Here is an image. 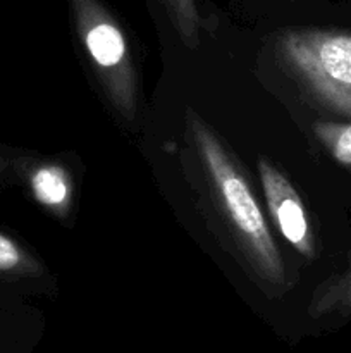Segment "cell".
I'll return each instance as SVG.
<instances>
[{
  "instance_id": "6da1fadb",
  "label": "cell",
  "mask_w": 351,
  "mask_h": 353,
  "mask_svg": "<svg viewBox=\"0 0 351 353\" xmlns=\"http://www.w3.org/2000/svg\"><path fill=\"white\" fill-rule=\"evenodd\" d=\"M191 131L213 192L236 233L240 234L248 254L253 257L255 264L265 278L274 283H282L284 269L281 255L275 248L267 221L246 179L237 171L212 131L195 116H191Z\"/></svg>"
},
{
  "instance_id": "7a4b0ae2",
  "label": "cell",
  "mask_w": 351,
  "mask_h": 353,
  "mask_svg": "<svg viewBox=\"0 0 351 353\" xmlns=\"http://www.w3.org/2000/svg\"><path fill=\"white\" fill-rule=\"evenodd\" d=\"M279 45L292 71L317 97L351 116V33L289 31Z\"/></svg>"
},
{
  "instance_id": "3957f363",
  "label": "cell",
  "mask_w": 351,
  "mask_h": 353,
  "mask_svg": "<svg viewBox=\"0 0 351 353\" xmlns=\"http://www.w3.org/2000/svg\"><path fill=\"white\" fill-rule=\"evenodd\" d=\"M86 52L102 76L110 100L127 117L136 107V86L126 38L98 0H69Z\"/></svg>"
},
{
  "instance_id": "277c9868",
  "label": "cell",
  "mask_w": 351,
  "mask_h": 353,
  "mask_svg": "<svg viewBox=\"0 0 351 353\" xmlns=\"http://www.w3.org/2000/svg\"><path fill=\"white\" fill-rule=\"evenodd\" d=\"M265 200L279 233L305 257H313V238L306 219L305 207L289 179L262 159L258 162Z\"/></svg>"
},
{
  "instance_id": "5b68a950",
  "label": "cell",
  "mask_w": 351,
  "mask_h": 353,
  "mask_svg": "<svg viewBox=\"0 0 351 353\" xmlns=\"http://www.w3.org/2000/svg\"><path fill=\"white\" fill-rule=\"evenodd\" d=\"M31 190L40 203L50 209H64L71 196V185L64 169L43 165L31 176Z\"/></svg>"
},
{
  "instance_id": "8992f818",
  "label": "cell",
  "mask_w": 351,
  "mask_h": 353,
  "mask_svg": "<svg viewBox=\"0 0 351 353\" xmlns=\"http://www.w3.org/2000/svg\"><path fill=\"white\" fill-rule=\"evenodd\" d=\"M317 134L337 162L351 165V124H320Z\"/></svg>"
},
{
  "instance_id": "52a82bcc",
  "label": "cell",
  "mask_w": 351,
  "mask_h": 353,
  "mask_svg": "<svg viewBox=\"0 0 351 353\" xmlns=\"http://www.w3.org/2000/svg\"><path fill=\"white\" fill-rule=\"evenodd\" d=\"M0 272L7 274H38L36 262L31 261L16 241L0 234Z\"/></svg>"
},
{
  "instance_id": "ba28073f",
  "label": "cell",
  "mask_w": 351,
  "mask_h": 353,
  "mask_svg": "<svg viewBox=\"0 0 351 353\" xmlns=\"http://www.w3.org/2000/svg\"><path fill=\"white\" fill-rule=\"evenodd\" d=\"M167 7L171 9L172 17L178 23L179 31L186 41L196 40V28H198V14L193 0H165Z\"/></svg>"
},
{
  "instance_id": "9c48e42d",
  "label": "cell",
  "mask_w": 351,
  "mask_h": 353,
  "mask_svg": "<svg viewBox=\"0 0 351 353\" xmlns=\"http://www.w3.org/2000/svg\"><path fill=\"white\" fill-rule=\"evenodd\" d=\"M346 302L351 305V271H350V274H348V279H346Z\"/></svg>"
},
{
  "instance_id": "30bf717a",
  "label": "cell",
  "mask_w": 351,
  "mask_h": 353,
  "mask_svg": "<svg viewBox=\"0 0 351 353\" xmlns=\"http://www.w3.org/2000/svg\"><path fill=\"white\" fill-rule=\"evenodd\" d=\"M3 168V164H2V161H0V169H2Z\"/></svg>"
}]
</instances>
